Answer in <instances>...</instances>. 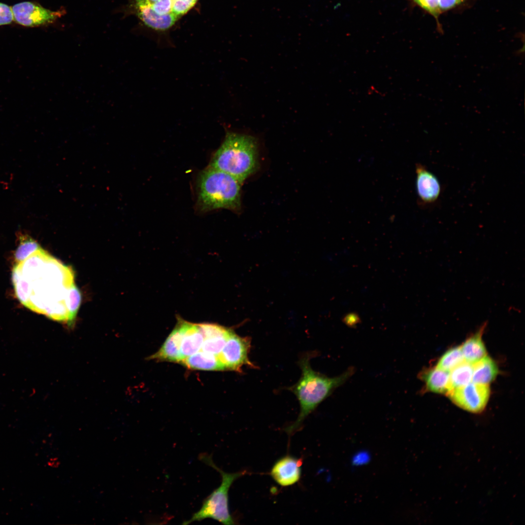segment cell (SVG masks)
I'll list each match as a JSON object with an SVG mask.
<instances>
[{"label": "cell", "instance_id": "cell-1", "mask_svg": "<svg viewBox=\"0 0 525 525\" xmlns=\"http://www.w3.org/2000/svg\"><path fill=\"white\" fill-rule=\"evenodd\" d=\"M19 241L12 271L17 297L31 310L69 326L66 301L69 289L74 284L72 269L28 235H20Z\"/></svg>", "mask_w": 525, "mask_h": 525}, {"label": "cell", "instance_id": "cell-2", "mask_svg": "<svg viewBox=\"0 0 525 525\" xmlns=\"http://www.w3.org/2000/svg\"><path fill=\"white\" fill-rule=\"evenodd\" d=\"M310 358L306 354L300 359L301 377L297 383L288 388L297 398L300 406L297 420L284 429L289 435L298 431L305 419L318 405L354 373V368L350 367L339 376L328 377L313 370L310 363Z\"/></svg>", "mask_w": 525, "mask_h": 525}, {"label": "cell", "instance_id": "cell-3", "mask_svg": "<svg viewBox=\"0 0 525 525\" xmlns=\"http://www.w3.org/2000/svg\"><path fill=\"white\" fill-rule=\"evenodd\" d=\"M258 147L254 136L228 132L209 166L230 175L242 184L259 168Z\"/></svg>", "mask_w": 525, "mask_h": 525}, {"label": "cell", "instance_id": "cell-4", "mask_svg": "<svg viewBox=\"0 0 525 525\" xmlns=\"http://www.w3.org/2000/svg\"><path fill=\"white\" fill-rule=\"evenodd\" d=\"M242 183L230 175L208 166L198 175L197 207L201 212L226 209L241 210Z\"/></svg>", "mask_w": 525, "mask_h": 525}, {"label": "cell", "instance_id": "cell-5", "mask_svg": "<svg viewBox=\"0 0 525 525\" xmlns=\"http://www.w3.org/2000/svg\"><path fill=\"white\" fill-rule=\"evenodd\" d=\"M199 459L220 473L222 478L221 483L203 501L199 510L193 513L190 519L184 521L182 524L188 525L209 518L224 525L235 524L228 507V491L233 483L237 479L245 475L247 473L246 471L233 473L225 472L215 464L211 456L206 453L200 455Z\"/></svg>", "mask_w": 525, "mask_h": 525}, {"label": "cell", "instance_id": "cell-6", "mask_svg": "<svg viewBox=\"0 0 525 525\" xmlns=\"http://www.w3.org/2000/svg\"><path fill=\"white\" fill-rule=\"evenodd\" d=\"M251 340L249 337H241L233 331L218 356L226 370L242 372V368L257 367L249 359Z\"/></svg>", "mask_w": 525, "mask_h": 525}, {"label": "cell", "instance_id": "cell-7", "mask_svg": "<svg viewBox=\"0 0 525 525\" xmlns=\"http://www.w3.org/2000/svg\"><path fill=\"white\" fill-rule=\"evenodd\" d=\"M490 394L488 385L471 382L452 389L447 395L459 407L470 412L479 413L485 408Z\"/></svg>", "mask_w": 525, "mask_h": 525}, {"label": "cell", "instance_id": "cell-8", "mask_svg": "<svg viewBox=\"0 0 525 525\" xmlns=\"http://www.w3.org/2000/svg\"><path fill=\"white\" fill-rule=\"evenodd\" d=\"M14 19L20 25L35 27L53 22L60 17L61 11H52L29 1L22 2L12 7Z\"/></svg>", "mask_w": 525, "mask_h": 525}, {"label": "cell", "instance_id": "cell-9", "mask_svg": "<svg viewBox=\"0 0 525 525\" xmlns=\"http://www.w3.org/2000/svg\"><path fill=\"white\" fill-rule=\"evenodd\" d=\"M302 464V458L286 455L276 461L271 469L270 474L280 486H290L300 480Z\"/></svg>", "mask_w": 525, "mask_h": 525}, {"label": "cell", "instance_id": "cell-10", "mask_svg": "<svg viewBox=\"0 0 525 525\" xmlns=\"http://www.w3.org/2000/svg\"><path fill=\"white\" fill-rule=\"evenodd\" d=\"M417 192L421 205L435 203L439 197L441 188L437 177L423 165L416 166Z\"/></svg>", "mask_w": 525, "mask_h": 525}, {"label": "cell", "instance_id": "cell-11", "mask_svg": "<svg viewBox=\"0 0 525 525\" xmlns=\"http://www.w3.org/2000/svg\"><path fill=\"white\" fill-rule=\"evenodd\" d=\"M178 320L183 331V336L179 352L180 363L187 357L196 353L201 348L204 337L199 324L186 321L181 318Z\"/></svg>", "mask_w": 525, "mask_h": 525}, {"label": "cell", "instance_id": "cell-12", "mask_svg": "<svg viewBox=\"0 0 525 525\" xmlns=\"http://www.w3.org/2000/svg\"><path fill=\"white\" fill-rule=\"evenodd\" d=\"M139 18L148 27L156 30H165L171 27L179 18L174 14L160 15L146 4L132 2Z\"/></svg>", "mask_w": 525, "mask_h": 525}, {"label": "cell", "instance_id": "cell-13", "mask_svg": "<svg viewBox=\"0 0 525 525\" xmlns=\"http://www.w3.org/2000/svg\"><path fill=\"white\" fill-rule=\"evenodd\" d=\"M182 336V327L178 320L175 327L169 334L161 348L149 358L178 363Z\"/></svg>", "mask_w": 525, "mask_h": 525}, {"label": "cell", "instance_id": "cell-14", "mask_svg": "<svg viewBox=\"0 0 525 525\" xmlns=\"http://www.w3.org/2000/svg\"><path fill=\"white\" fill-rule=\"evenodd\" d=\"M419 377L424 382L425 389L428 391L447 394L451 390L449 371L435 367L423 370Z\"/></svg>", "mask_w": 525, "mask_h": 525}, {"label": "cell", "instance_id": "cell-15", "mask_svg": "<svg viewBox=\"0 0 525 525\" xmlns=\"http://www.w3.org/2000/svg\"><path fill=\"white\" fill-rule=\"evenodd\" d=\"M179 363L191 369L226 370L218 355L201 351L187 357Z\"/></svg>", "mask_w": 525, "mask_h": 525}, {"label": "cell", "instance_id": "cell-16", "mask_svg": "<svg viewBox=\"0 0 525 525\" xmlns=\"http://www.w3.org/2000/svg\"><path fill=\"white\" fill-rule=\"evenodd\" d=\"M485 326L468 338L461 347L464 361L473 364L486 356V350L482 339Z\"/></svg>", "mask_w": 525, "mask_h": 525}, {"label": "cell", "instance_id": "cell-17", "mask_svg": "<svg viewBox=\"0 0 525 525\" xmlns=\"http://www.w3.org/2000/svg\"><path fill=\"white\" fill-rule=\"evenodd\" d=\"M472 381L476 384L489 385L498 373V368L495 363L487 355L472 364Z\"/></svg>", "mask_w": 525, "mask_h": 525}, {"label": "cell", "instance_id": "cell-18", "mask_svg": "<svg viewBox=\"0 0 525 525\" xmlns=\"http://www.w3.org/2000/svg\"><path fill=\"white\" fill-rule=\"evenodd\" d=\"M472 364L465 361L452 369L450 371L451 390L471 383L472 380Z\"/></svg>", "mask_w": 525, "mask_h": 525}, {"label": "cell", "instance_id": "cell-19", "mask_svg": "<svg viewBox=\"0 0 525 525\" xmlns=\"http://www.w3.org/2000/svg\"><path fill=\"white\" fill-rule=\"evenodd\" d=\"M464 361L461 347L453 348L440 357L437 368L447 371H450L456 366Z\"/></svg>", "mask_w": 525, "mask_h": 525}, {"label": "cell", "instance_id": "cell-20", "mask_svg": "<svg viewBox=\"0 0 525 525\" xmlns=\"http://www.w3.org/2000/svg\"><path fill=\"white\" fill-rule=\"evenodd\" d=\"M233 331L230 329L228 328L227 330L222 334L210 337H204L201 347L202 351L218 355Z\"/></svg>", "mask_w": 525, "mask_h": 525}, {"label": "cell", "instance_id": "cell-21", "mask_svg": "<svg viewBox=\"0 0 525 525\" xmlns=\"http://www.w3.org/2000/svg\"><path fill=\"white\" fill-rule=\"evenodd\" d=\"M81 302V294L75 284L69 289L67 307L69 313L71 326L73 325Z\"/></svg>", "mask_w": 525, "mask_h": 525}, {"label": "cell", "instance_id": "cell-22", "mask_svg": "<svg viewBox=\"0 0 525 525\" xmlns=\"http://www.w3.org/2000/svg\"><path fill=\"white\" fill-rule=\"evenodd\" d=\"M417 4L433 16L438 20L441 12L438 0H413Z\"/></svg>", "mask_w": 525, "mask_h": 525}, {"label": "cell", "instance_id": "cell-23", "mask_svg": "<svg viewBox=\"0 0 525 525\" xmlns=\"http://www.w3.org/2000/svg\"><path fill=\"white\" fill-rule=\"evenodd\" d=\"M14 20L12 8L0 2V26L10 24Z\"/></svg>", "mask_w": 525, "mask_h": 525}, {"label": "cell", "instance_id": "cell-24", "mask_svg": "<svg viewBox=\"0 0 525 525\" xmlns=\"http://www.w3.org/2000/svg\"><path fill=\"white\" fill-rule=\"evenodd\" d=\"M461 2V0H438L439 6L441 12L455 7Z\"/></svg>", "mask_w": 525, "mask_h": 525}, {"label": "cell", "instance_id": "cell-25", "mask_svg": "<svg viewBox=\"0 0 525 525\" xmlns=\"http://www.w3.org/2000/svg\"><path fill=\"white\" fill-rule=\"evenodd\" d=\"M176 0H184V1H188L191 2H192V3H193V4H195L196 3V1H197L198 0H173V3H174V2L175 1H176Z\"/></svg>", "mask_w": 525, "mask_h": 525}, {"label": "cell", "instance_id": "cell-26", "mask_svg": "<svg viewBox=\"0 0 525 525\" xmlns=\"http://www.w3.org/2000/svg\"><path fill=\"white\" fill-rule=\"evenodd\" d=\"M461 0V1H463L464 0Z\"/></svg>", "mask_w": 525, "mask_h": 525}]
</instances>
